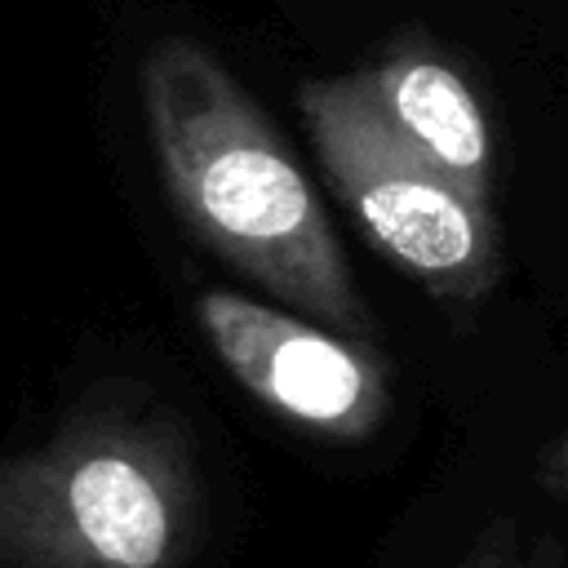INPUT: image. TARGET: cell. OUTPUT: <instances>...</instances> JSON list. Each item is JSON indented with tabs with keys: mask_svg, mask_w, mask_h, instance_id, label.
Returning <instances> with one entry per match:
<instances>
[{
	"mask_svg": "<svg viewBox=\"0 0 568 568\" xmlns=\"http://www.w3.org/2000/svg\"><path fill=\"white\" fill-rule=\"evenodd\" d=\"M138 80L155 169L182 226L284 311L364 342L368 306L320 191L222 58L169 36L146 49Z\"/></svg>",
	"mask_w": 568,
	"mask_h": 568,
	"instance_id": "1",
	"label": "cell"
},
{
	"mask_svg": "<svg viewBox=\"0 0 568 568\" xmlns=\"http://www.w3.org/2000/svg\"><path fill=\"white\" fill-rule=\"evenodd\" d=\"M200 524L182 430L98 408L0 457V568H178Z\"/></svg>",
	"mask_w": 568,
	"mask_h": 568,
	"instance_id": "2",
	"label": "cell"
},
{
	"mask_svg": "<svg viewBox=\"0 0 568 568\" xmlns=\"http://www.w3.org/2000/svg\"><path fill=\"white\" fill-rule=\"evenodd\" d=\"M297 106L333 195L386 262L444 302H479L497 288L501 222L488 200L399 142L351 75L302 84Z\"/></svg>",
	"mask_w": 568,
	"mask_h": 568,
	"instance_id": "3",
	"label": "cell"
},
{
	"mask_svg": "<svg viewBox=\"0 0 568 568\" xmlns=\"http://www.w3.org/2000/svg\"><path fill=\"white\" fill-rule=\"evenodd\" d=\"M195 320L226 373L293 426L355 444L386 422L390 377L364 342L226 288L200 293Z\"/></svg>",
	"mask_w": 568,
	"mask_h": 568,
	"instance_id": "4",
	"label": "cell"
},
{
	"mask_svg": "<svg viewBox=\"0 0 568 568\" xmlns=\"http://www.w3.org/2000/svg\"><path fill=\"white\" fill-rule=\"evenodd\" d=\"M386 129L462 191L493 204V138L475 89L430 49H399L351 75Z\"/></svg>",
	"mask_w": 568,
	"mask_h": 568,
	"instance_id": "5",
	"label": "cell"
},
{
	"mask_svg": "<svg viewBox=\"0 0 568 568\" xmlns=\"http://www.w3.org/2000/svg\"><path fill=\"white\" fill-rule=\"evenodd\" d=\"M457 568H532V564H528V555L519 546L515 519L497 515V519H488L475 532V541L466 546V555L457 559Z\"/></svg>",
	"mask_w": 568,
	"mask_h": 568,
	"instance_id": "6",
	"label": "cell"
}]
</instances>
